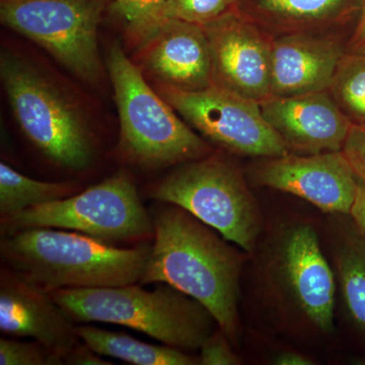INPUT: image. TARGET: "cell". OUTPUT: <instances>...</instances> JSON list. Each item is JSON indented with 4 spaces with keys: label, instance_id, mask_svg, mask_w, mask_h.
Listing matches in <instances>:
<instances>
[{
    "label": "cell",
    "instance_id": "6da1fadb",
    "mask_svg": "<svg viewBox=\"0 0 365 365\" xmlns=\"http://www.w3.org/2000/svg\"><path fill=\"white\" fill-rule=\"evenodd\" d=\"M165 204L151 216L155 242L140 284L165 283L197 300L235 342L242 255L188 211Z\"/></svg>",
    "mask_w": 365,
    "mask_h": 365
},
{
    "label": "cell",
    "instance_id": "7a4b0ae2",
    "mask_svg": "<svg viewBox=\"0 0 365 365\" xmlns=\"http://www.w3.org/2000/svg\"><path fill=\"white\" fill-rule=\"evenodd\" d=\"M150 250L116 248L90 235L50 227L19 230L0 242L6 267L45 292L140 282Z\"/></svg>",
    "mask_w": 365,
    "mask_h": 365
},
{
    "label": "cell",
    "instance_id": "3957f363",
    "mask_svg": "<svg viewBox=\"0 0 365 365\" xmlns=\"http://www.w3.org/2000/svg\"><path fill=\"white\" fill-rule=\"evenodd\" d=\"M47 292L76 323L128 327L184 351L200 349L215 322L202 304L165 283L153 290L133 283Z\"/></svg>",
    "mask_w": 365,
    "mask_h": 365
},
{
    "label": "cell",
    "instance_id": "277c9868",
    "mask_svg": "<svg viewBox=\"0 0 365 365\" xmlns=\"http://www.w3.org/2000/svg\"><path fill=\"white\" fill-rule=\"evenodd\" d=\"M107 66L119 113V150L127 160L141 167L163 168L210 155V145L151 88L119 44L110 49Z\"/></svg>",
    "mask_w": 365,
    "mask_h": 365
},
{
    "label": "cell",
    "instance_id": "5b68a950",
    "mask_svg": "<svg viewBox=\"0 0 365 365\" xmlns=\"http://www.w3.org/2000/svg\"><path fill=\"white\" fill-rule=\"evenodd\" d=\"M160 202L179 206L250 252L260 235V211L241 170L222 155H207L181 167L151 188Z\"/></svg>",
    "mask_w": 365,
    "mask_h": 365
},
{
    "label": "cell",
    "instance_id": "8992f818",
    "mask_svg": "<svg viewBox=\"0 0 365 365\" xmlns=\"http://www.w3.org/2000/svg\"><path fill=\"white\" fill-rule=\"evenodd\" d=\"M0 74L21 131L53 163L85 169L93 160L90 129L73 103L26 60L4 53Z\"/></svg>",
    "mask_w": 365,
    "mask_h": 365
},
{
    "label": "cell",
    "instance_id": "52a82bcc",
    "mask_svg": "<svg viewBox=\"0 0 365 365\" xmlns=\"http://www.w3.org/2000/svg\"><path fill=\"white\" fill-rule=\"evenodd\" d=\"M37 227L72 230L108 242L153 232V218L135 185L125 174L115 175L76 195L1 217L6 235Z\"/></svg>",
    "mask_w": 365,
    "mask_h": 365
},
{
    "label": "cell",
    "instance_id": "ba28073f",
    "mask_svg": "<svg viewBox=\"0 0 365 365\" xmlns=\"http://www.w3.org/2000/svg\"><path fill=\"white\" fill-rule=\"evenodd\" d=\"M104 7L105 0H0V19L93 85L103 76L98 26Z\"/></svg>",
    "mask_w": 365,
    "mask_h": 365
},
{
    "label": "cell",
    "instance_id": "9c48e42d",
    "mask_svg": "<svg viewBox=\"0 0 365 365\" xmlns=\"http://www.w3.org/2000/svg\"><path fill=\"white\" fill-rule=\"evenodd\" d=\"M155 90L190 126L228 153L264 158L290 153L260 103L215 85L189 91L155 83Z\"/></svg>",
    "mask_w": 365,
    "mask_h": 365
},
{
    "label": "cell",
    "instance_id": "30bf717a",
    "mask_svg": "<svg viewBox=\"0 0 365 365\" xmlns=\"http://www.w3.org/2000/svg\"><path fill=\"white\" fill-rule=\"evenodd\" d=\"M203 26L210 46L213 85L255 102L271 97L270 34L239 11Z\"/></svg>",
    "mask_w": 365,
    "mask_h": 365
},
{
    "label": "cell",
    "instance_id": "8fae6325",
    "mask_svg": "<svg viewBox=\"0 0 365 365\" xmlns=\"http://www.w3.org/2000/svg\"><path fill=\"white\" fill-rule=\"evenodd\" d=\"M254 177L259 185L299 197L322 211L349 215L359 184L342 150L266 158Z\"/></svg>",
    "mask_w": 365,
    "mask_h": 365
},
{
    "label": "cell",
    "instance_id": "7c38bea8",
    "mask_svg": "<svg viewBox=\"0 0 365 365\" xmlns=\"http://www.w3.org/2000/svg\"><path fill=\"white\" fill-rule=\"evenodd\" d=\"M260 107L290 153L342 150L352 126L329 91L290 97L271 96Z\"/></svg>",
    "mask_w": 365,
    "mask_h": 365
},
{
    "label": "cell",
    "instance_id": "4fadbf2b",
    "mask_svg": "<svg viewBox=\"0 0 365 365\" xmlns=\"http://www.w3.org/2000/svg\"><path fill=\"white\" fill-rule=\"evenodd\" d=\"M278 271L285 292L297 309L324 332L333 329L335 278L309 225L285 234L278 252Z\"/></svg>",
    "mask_w": 365,
    "mask_h": 365
},
{
    "label": "cell",
    "instance_id": "5bb4252c",
    "mask_svg": "<svg viewBox=\"0 0 365 365\" xmlns=\"http://www.w3.org/2000/svg\"><path fill=\"white\" fill-rule=\"evenodd\" d=\"M138 49L137 66L155 83L189 91L213 85L210 46L203 26L167 19Z\"/></svg>",
    "mask_w": 365,
    "mask_h": 365
},
{
    "label": "cell",
    "instance_id": "9a60e30c",
    "mask_svg": "<svg viewBox=\"0 0 365 365\" xmlns=\"http://www.w3.org/2000/svg\"><path fill=\"white\" fill-rule=\"evenodd\" d=\"M71 317L49 292L9 267L0 274V331L29 337L66 359L81 342Z\"/></svg>",
    "mask_w": 365,
    "mask_h": 365
},
{
    "label": "cell",
    "instance_id": "2e32d148",
    "mask_svg": "<svg viewBox=\"0 0 365 365\" xmlns=\"http://www.w3.org/2000/svg\"><path fill=\"white\" fill-rule=\"evenodd\" d=\"M344 53L339 41L318 33L276 36L271 47V96L329 91Z\"/></svg>",
    "mask_w": 365,
    "mask_h": 365
},
{
    "label": "cell",
    "instance_id": "e0dca14e",
    "mask_svg": "<svg viewBox=\"0 0 365 365\" xmlns=\"http://www.w3.org/2000/svg\"><path fill=\"white\" fill-rule=\"evenodd\" d=\"M351 0H256L263 30L267 26L279 35L312 33L332 26L347 14Z\"/></svg>",
    "mask_w": 365,
    "mask_h": 365
},
{
    "label": "cell",
    "instance_id": "ac0fdd59",
    "mask_svg": "<svg viewBox=\"0 0 365 365\" xmlns=\"http://www.w3.org/2000/svg\"><path fill=\"white\" fill-rule=\"evenodd\" d=\"M79 339L101 356H109L135 365L200 364L199 357L170 346L153 345L125 335L103 330L97 327L78 326Z\"/></svg>",
    "mask_w": 365,
    "mask_h": 365
},
{
    "label": "cell",
    "instance_id": "d6986e66",
    "mask_svg": "<svg viewBox=\"0 0 365 365\" xmlns=\"http://www.w3.org/2000/svg\"><path fill=\"white\" fill-rule=\"evenodd\" d=\"M68 182L38 181L26 177L6 163H0V215L7 217L26 208L72 195Z\"/></svg>",
    "mask_w": 365,
    "mask_h": 365
},
{
    "label": "cell",
    "instance_id": "ffe728a7",
    "mask_svg": "<svg viewBox=\"0 0 365 365\" xmlns=\"http://www.w3.org/2000/svg\"><path fill=\"white\" fill-rule=\"evenodd\" d=\"M341 290L348 314L365 335V237H350L337 255Z\"/></svg>",
    "mask_w": 365,
    "mask_h": 365
},
{
    "label": "cell",
    "instance_id": "44dd1931",
    "mask_svg": "<svg viewBox=\"0 0 365 365\" xmlns=\"http://www.w3.org/2000/svg\"><path fill=\"white\" fill-rule=\"evenodd\" d=\"M329 93L352 125L365 126V49L343 54Z\"/></svg>",
    "mask_w": 365,
    "mask_h": 365
},
{
    "label": "cell",
    "instance_id": "7402d4cb",
    "mask_svg": "<svg viewBox=\"0 0 365 365\" xmlns=\"http://www.w3.org/2000/svg\"><path fill=\"white\" fill-rule=\"evenodd\" d=\"M165 6L167 0H114L113 9L123 21L129 39L140 48L167 20Z\"/></svg>",
    "mask_w": 365,
    "mask_h": 365
},
{
    "label": "cell",
    "instance_id": "603a6c76",
    "mask_svg": "<svg viewBox=\"0 0 365 365\" xmlns=\"http://www.w3.org/2000/svg\"><path fill=\"white\" fill-rule=\"evenodd\" d=\"M241 0H167L165 18L204 26L237 11Z\"/></svg>",
    "mask_w": 365,
    "mask_h": 365
},
{
    "label": "cell",
    "instance_id": "cb8c5ba5",
    "mask_svg": "<svg viewBox=\"0 0 365 365\" xmlns=\"http://www.w3.org/2000/svg\"><path fill=\"white\" fill-rule=\"evenodd\" d=\"M63 357L51 351L39 342H20L0 339V364L1 365H59Z\"/></svg>",
    "mask_w": 365,
    "mask_h": 365
},
{
    "label": "cell",
    "instance_id": "d4e9b609",
    "mask_svg": "<svg viewBox=\"0 0 365 365\" xmlns=\"http://www.w3.org/2000/svg\"><path fill=\"white\" fill-rule=\"evenodd\" d=\"M230 341L222 331L211 334L200 347L199 361L201 365H235L241 360L232 351Z\"/></svg>",
    "mask_w": 365,
    "mask_h": 365
},
{
    "label": "cell",
    "instance_id": "484cf974",
    "mask_svg": "<svg viewBox=\"0 0 365 365\" xmlns=\"http://www.w3.org/2000/svg\"><path fill=\"white\" fill-rule=\"evenodd\" d=\"M355 174L365 180V126L352 125L342 148Z\"/></svg>",
    "mask_w": 365,
    "mask_h": 365
},
{
    "label": "cell",
    "instance_id": "4316f807",
    "mask_svg": "<svg viewBox=\"0 0 365 365\" xmlns=\"http://www.w3.org/2000/svg\"><path fill=\"white\" fill-rule=\"evenodd\" d=\"M101 355L91 350L86 343L81 340L78 344L74 346L64 359V364L76 365H109L111 362H106L101 359Z\"/></svg>",
    "mask_w": 365,
    "mask_h": 365
},
{
    "label": "cell",
    "instance_id": "83f0119b",
    "mask_svg": "<svg viewBox=\"0 0 365 365\" xmlns=\"http://www.w3.org/2000/svg\"><path fill=\"white\" fill-rule=\"evenodd\" d=\"M352 216L361 235L365 237V184L359 179V189H357L356 198L351 209Z\"/></svg>",
    "mask_w": 365,
    "mask_h": 365
},
{
    "label": "cell",
    "instance_id": "f1b7e54d",
    "mask_svg": "<svg viewBox=\"0 0 365 365\" xmlns=\"http://www.w3.org/2000/svg\"><path fill=\"white\" fill-rule=\"evenodd\" d=\"M361 49H365V0H361L359 23L349 43L350 51Z\"/></svg>",
    "mask_w": 365,
    "mask_h": 365
},
{
    "label": "cell",
    "instance_id": "f546056e",
    "mask_svg": "<svg viewBox=\"0 0 365 365\" xmlns=\"http://www.w3.org/2000/svg\"><path fill=\"white\" fill-rule=\"evenodd\" d=\"M274 364L277 365H312L313 360L309 357L294 351L281 352L274 359Z\"/></svg>",
    "mask_w": 365,
    "mask_h": 365
},
{
    "label": "cell",
    "instance_id": "4dcf8cb0",
    "mask_svg": "<svg viewBox=\"0 0 365 365\" xmlns=\"http://www.w3.org/2000/svg\"><path fill=\"white\" fill-rule=\"evenodd\" d=\"M361 181H362V180H361ZM362 182H364V184H365V180H364V181H362Z\"/></svg>",
    "mask_w": 365,
    "mask_h": 365
}]
</instances>
